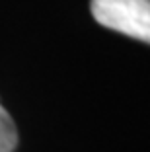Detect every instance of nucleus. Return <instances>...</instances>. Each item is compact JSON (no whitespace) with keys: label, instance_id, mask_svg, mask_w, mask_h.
Returning <instances> with one entry per match:
<instances>
[{"label":"nucleus","instance_id":"f257e3e1","mask_svg":"<svg viewBox=\"0 0 150 152\" xmlns=\"http://www.w3.org/2000/svg\"><path fill=\"white\" fill-rule=\"evenodd\" d=\"M97 23L150 43V0H92Z\"/></svg>","mask_w":150,"mask_h":152},{"label":"nucleus","instance_id":"f03ea898","mask_svg":"<svg viewBox=\"0 0 150 152\" xmlns=\"http://www.w3.org/2000/svg\"><path fill=\"white\" fill-rule=\"evenodd\" d=\"M18 142V133L14 127L12 117L0 105V152H12Z\"/></svg>","mask_w":150,"mask_h":152}]
</instances>
